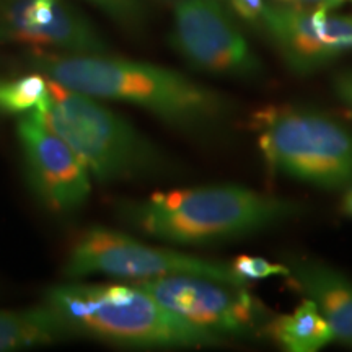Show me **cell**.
Instances as JSON below:
<instances>
[{
    "mask_svg": "<svg viewBox=\"0 0 352 352\" xmlns=\"http://www.w3.org/2000/svg\"><path fill=\"white\" fill-rule=\"evenodd\" d=\"M28 65L70 90L120 101L151 113L192 135L220 132L233 116V103L220 91L176 70L109 54L30 52Z\"/></svg>",
    "mask_w": 352,
    "mask_h": 352,
    "instance_id": "1",
    "label": "cell"
},
{
    "mask_svg": "<svg viewBox=\"0 0 352 352\" xmlns=\"http://www.w3.org/2000/svg\"><path fill=\"white\" fill-rule=\"evenodd\" d=\"M298 201L239 184L158 191L120 204V217L153 240L210 246L258 235L300 217Z\"/></svg>",
    "mask_w": 352,
    "mask_h": 352,
    "instance_id": "2",
    "label": "cell"
},
{
    "mask_svg": "<svg viewBox=\"0 0 352 352\" xmlns=\"http://www.w3.org/2000/svg\"><path fill=\"white\" fill-rule=\"evenodd\" d=\"M46 303L74 334L132 347H206L227 340L176 315L138 284H90L51 287Z\"/></svg>",
    "mask_w": 352,
    "mask_h": 352,
    "instance_id": "3",
    "label": "cell"
},
{
    "mask_svg": "<svg viewBox=\"0 0 352 352\" xmlns=\"http://www.w3.org/2000/svg\"><path fill=\"white\" fill-rule=\"evenodd\" d=\"M38 111L82 158L96 182L168 178L178 170L160 145L94 96L47 78V95Z\"/></svg>",
    "mask_w": 352,
    "mask_h": 352,
    "instance_id": "4",
    "label": "cell"
},
{
    "mask_svg": "<svg viewBox=\"0 0 352 352\" xmlns=\"http://www.w3.org/2000/svg\"><path fill=\"white\" fill-rule=\"evenodd\" d=\"M258 145L277 175L328 191L352 188V131L328 114L302 107L256 113Z\"/></svg>",
    "mask_w": 352,
    "mask_h": 352,
    "instance_id": "5",
    "label": "cell"
},
{
    "mask_svg": "<svg viewBox=\"0 0 352 352\" xmlns=\"http://www.w3.org/2000/svg\"><path fill=\"white\" fill-rule=\"evenodd\" d=\"M63 274L67 280L107 276L132 284L166 276H202L246 287L232 263L160 248L107 227H88L77 236L69 250Z\"/></svg>",
    "mask_w": 352,
    "mask_h": 352,
    "instance_id": "6",
    "label": "cell"
},
{
    "mask_svg": "<svg viewBox=\"0 0 352 352\" xmlns=\"http://www.w3.org/2000/svg\"><path fill=\"white\" fill-rule=\"evenodd\" d=\"M170 41L192 69L209 76L248 82L264 74L233 13L219 0L176 2Z\"/></svg>",
    "mask_w": 352,
    "mask_h": 352,
    "instance_id": "7",
    "label": "cell"
},
{
    "mask_svg": "<svg viewBox=\"0 0 352 352\" xmlns=\"http://www.w3.org/2000/svg\"><path fill=\"white\" fill-rule=\"evenodd\" d=\"M189 323L223 340H241L266 328V308L243 285L202 276H166L135 283Z\"/></svg>",
    "mask_w": 352,
    "mask_h": 352,
    "instance_id": "8",
    "label": "cell"
},
{
    "mask_svg": "<svg viewBox=\"0 0 352 352\" xmlns=\"http://www.w3.org/2000/svg\"><path fill=\"white\" fill-rule=\"evenodd\" d=\"M16 138L26 182L44 208L65 215L85 206L91 192L90 171L74 148L44 122L38 109L20 116Z\"/></svg>",
    "mask_w": 352,
    "mask_h": 352,
    "instance_id": "9",
    "label": "cell"
},
{
    "mask_svg": "<svg viewBox=\"0 0 352 352\" xmlns=\"http://www.w3.org/2000/svg\"><path fill=\"white\" fill-rule=\"evenodd\" d=\"M333 10L267 6L261 30L292 72L308 76L352 52V15H336Z\"/></svg>",
    "mask_w": 352,
    "mask_h": 352,
    "instance_id": "10",
    "label": "cell"
},
{
    "mask_svg": "<svg viewBox=\"0 0 352 352\" xmlns=\"http://www.w3.org/2000/svg\"><path fill=\"white\" fill-rule=\"evenodd\" d=\"M0 43L67 54H109L98 28L67 0H0Z\"/></svg>",
    "mask_w": 352,
    "mask_h": 352,
    "instance_id": "11",
    "label": "cell"
},
{
    "mask_svg": "<svg viewBox=\"0 0 352 352\" xmlns=\"http://www.w3.org/2000/svg\"><path fill=\"white\" fill-rule=\"evenodd\" d=\"M287 284L318 307L333 329L334 341L352 347V279L314 258L287 256Z\"/></svg>",
    "mask_w": 352,
    "mask_h": 352,
    "instance_id": "12",
    "label": "cell"
},
{
    "mask_svg": "<svg viewBox=\"0 0 352 352\" xmlns=\"http://www.w3.org/2000/svg\"><path fill=\"white\" fill-rule=\"evenodd\" d=\"M72 334L47 303L26 310H0V352L54 344Z\"/></svg>",
    "mask_w": 352,
    "mask_h": 352,
    "instance_id": "13",
    "label": "cell"
},
{
    "mask_svg": "<svg viewBox=\"0 0 352 352\" xmlns=\"http://www.w3.org/2000/svg\"><path fill=\"white\" fill-rule=\"evenodd\" d=\"M264 333L289 352H316L334 341L331 327L310 298H303L292 314L272 316Z\"/></svg>",
    "mask_w": 352,
    "mask_h": 352,
    "instance_id": "14",
    "label": "cell"
},
{
    "mask_svg": "<svg viewBox=\"0 0 352 352\" xmlns=\"http://www.w3.org/2000/svg\"><path fill=\"white\" fill-rule=\"evenodd\" d=\"M47 95V78L32 70L20 77L0 78V113L23 114L41 108Z\"/></svg>",
    "mask_w": 352,
    "mask_h": 352,
    "instance_id": "15",
    "label": "cell"
},
{
    "mask_svg": "<svg viewBox=\"0 0 352 352\" xmlns=\"http://www.w3.org/2000/svg\"><path fill=\"white\" fill-rule=\"evenodd\" d=\"M126 32L140 33L147 25L145 0H87Z\"/></svg>",
    "mask_w": 352,
    "mask_h": 352,
    "instance_id": "16",
    "label": "cell"
},
{
    "mask_svg": "<svg viewBox=\"0 0 352 352\" xmlns=\"http://www.w3.org/2000/svg\"><path fill=\"white\" fill-rule=\"evenodd\" d=\"M233 270L245 284L252 280H263L270 277H287L289 266L285 263H272L261 256L240 254L232 261Z\"/></svg>",
    "mask_w": 352,
    "mask_h": 352,
    "instance_id": "17",
    "label": "cell"
},
{
    "mask_svg": "<svg viewBox=\"0 0 352 352\" xmlns=\"http://www.w3.org/2000/svg\"><path fill=\"white\" fill-rule=\"evenodd\" d=\"M227 7L233 16H239L254 28H261L263 15L267 6L264 0H227Z\"/></svg>",
    "mask_w": 352,
    "mask_h": 352,
    "instance_id": "18",
    "label": "cell"
},
{
    "mask_svg": "<svg viewBox=\"0 0 352 352\" xmlns=\"http://www.w3.org/2000/svg\"><path fill=\"white\" fill-rule=\"evenodd\" d=\"M333 91L336 98L352 113V69L341 70L333 77Z\"/></svg>",
    "mask_w": 352,
    "mask_h": 352,
    "instance_id": "19",
    "label": "cell"
},
{
    "mask_svg": "<svg viewBox=\"0 0 352 352\" xmlns=\"http://www.w3.org/2000/svg\"><path fill=\"white\" fill-rule=\"evenodd\" d=\"M341 212L352 219V188L347 189V191H344V195H342Z\"/></svg>",
    "mask_w": 352,
    "mask_h": 352,
    "instance_id": "20",
    "label": "cell"
},
{
    "mask_svg": "<svg viewBox=\"0 0 352 352\" xmlns=\"http://www.w3.org/2000/svg\"><path fill=\"white\" fill-rule=\"evenodd\" d=\"M157 2H160V3H166V6H171V7H173L176 2H179V0H157Z\"/></svg>",
    "mask_w": 352,
    "mask_h": 352,
    "instance_id": "21",
    "label": "cell"
},
{
    "mask_svg": "<svg viewBox=\"0 0 352 352\" xmlns=\"http://www.w3.org/2000/svg\"><path fill=\"white\" fill-rule=\"evenodd\" d=\"M219 2L222 3V6H226V7H227V0H219ZM227 8H228V7H227Z\"/></svg>",
    "mask_w": 352,
    "mask_h": 352,
    "instance_id": "22",
    "label": "cell"
}]
</instances>
